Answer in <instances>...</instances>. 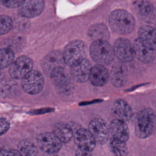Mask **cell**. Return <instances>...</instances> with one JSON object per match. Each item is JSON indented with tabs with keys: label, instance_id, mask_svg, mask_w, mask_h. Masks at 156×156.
Instances as JSON below:
<instances>
[{
	"label": "cell",
	"instance_id": "27",
	"mask_svg": "<svg viewBox=\"0 0 156 156\" xmlns=\"http://www.w3.org/2000/svg\"><path fill=\"white\" fill-rule=\"evenodd\" d=\"M13 21L10 17L2 15L0 16V34L4 35L8 33L12 28Z\"/></svg>",
	"mask_w": 156,
	"mask_h": 156
},
{
	"label": "cell",
	"instance_id": "11",
	"mask_svg": "<svg viewBox=\"0 0 156 156\" xmlns=\"http://www.w3.org/2000/svg\"><path fill=\"white\" fill-rule=\"evenodd\" d=\"M70 73L73 79L77 82L83 83L89 80L92 68L87 59H83L70 66Z\"/></svg>",
	"mask_w": 156,
	"mask_h": 156
},
{
	"label": "cell",
	"instance_id": "18",
	"mask_svg": "<svg viewBox=\"0 0 156 156\" xmlns=\"http://www.w3.org/2000/svg\"><path fill=\"white\" fill-rule=\"evenodd\" d=\"M113 112L117 119L122 120L125 122L130 120L132 116V110L129 104L124 100L119 99L115 101Z\"/></svg>",
	"mask_w": 156,
	"mask_h": 156
},
{
	"label": "cell",
	"instance_id": "10",
	"mask_svg": "<svg viewBox=\"0 0 156 156\" xmlns=\"http://www.w3.org/2000/svg\"><path fill=\"white\" fill-rule=\"evenodd\" d=\"M88 129L93 136L96 143L99 144H105L110 136L109 127L101 118L93 119L88 124Z\"/></svg>",
	"mask_w": 156,
	"mask_h": 156
},
{
	"label": "cell",
	"instance_id": "26",
	"mask_svg": "<svg viewBox=\"0 0 156 156\" xmlns=\"http://www.w3.org/2000/svg\"><path fill=\"white\" fill-rule=\"evenodd\" d=\"M15 60V54L13 51L9 48H2L0 52L1 69L10 66Z\"/></svg>",
	"mask_w": 156,
	"mask_h": 156
},
{
	"label": "cell",
	"instance_id": "5",
	"mask_svg": "<svg viewBox=\"0 0 156 156\" xmlns=\"http://www.w3.org/2000/svg\"><path fill=\"white\" fill-rule=\"evenodd\" d=\"M63 54L66 64L71 66L74 63L86 58V44L81 40H73L65 46Z\"/></svg>",
	"mask_w": 156,
	"mask_h": 156
},
{
	"label": "cell",
	"instance_id": "9",
	"mask_svg": "<svg viewBox=\"0 0 156 156\" xmlns=\"http://www.w3.org/2000/svg\"><path fill=\"white\" fill-rule=\"evenodd\" d=\"M113 48L115 56L122 62H129L135 57L133 44L126 38L117 39Z\"/></svg>",
	"mask_w": 156,
	"mask_h": 156
},
{
	"label": "cell",
	"instance_id": "4",
	"mask_svg": "<svg viewBox=\"0 0 156 156\" xmlns=\"http://www.w3.org/2000/svg\"><path fill=\"white\" fill-rule=\"evenodd\" d=\"M66 65L63 53L55 50L51 51L44 57L41 67L44 73L51 77L54 74L63 71Z\"/></svg>",
	"mask_w": 156,
	"mask_h": 156
},
{
	"label": "cell",
	"instance_id": "17",
	"mask_svg": "<svg viewBox=\"0 0 156 156\" xmlns=\"http://www.w3.org/2000/svg\"><path fill=\"white\" fill-rule=\"evenodd\" d=\"M138 38L149 48L156 50V29L152 26L145 25L138 30Z\"/></svg>",
	"mask_w": 156,
	"mask_h": 156
},
{
	"label": "cell",
	"instance_id": "15",
	"mask_svg": "<svg viewBox=\"0 0 156 156\" xmlns=\"http://www.w3.org/2000/svg\"><path fill=\"white\" fill-rule=\"evenodd\" d=\"M110 78V74L105 66L97 64L92 67L89 80L94 86L104 85Z\"/></svg>",
	"mask_w": 156,
	"mask_h": 156
},
{
	"label": "cell",
	"instance_id": "1",
	"mask_svg": "<svg viewBox=\"0 0 156 156\" xmlns=\"http://www.w3.org/2000/svg\"><path fill=\"white\" fill-rule=\"evenodd\" d=\"M108 23L112 30L119 34L131 33L135 24L133 16L127 11L122 9L113 11L109 16Z\"/></svg>",
	"mask_w": 156,
	"mask_h": 156
},
{
	"label": "cell",
	"instance_id": "23",
	"mask_svg": "<svg viewBox=\"0 0 156 156\" xmlns=\"http://www.w3.org/2000/svg\"><path fill=\"white\" fill-rule=\"evenodd\" d=\"M17 149L21 156H37L38 155L36 146L27 140L21 141L18 144Z\"/></svg>",
	"mask_w": 156,
	"mask_h": 156
},
{
	"label": "cell",
	"instance_id": "14",
	"mask_svg": "<svg viewBox=\"0 0 156 156\" xmlns=\"http://www.w3.org/2000/svg\"><path fill=\"white\" fill-rule=\"evenodd\" d=\"M110 138L126 142L129 137V131L126 122L116 118L109 125Z\"/></svg>",
	"mask_w": 156,
	"mask_h": 156
},
{
	"label": "cell",
	"instance_id": "2",
	"mask_svg": "<svg viewBox=\"0 0 156 156\" xmlns=\"http://www.w3.org/2000/svg\"><path fill=\"white\" fill-rule=\"evenodd\" d=\"M135 133L140 138L149 136L156 127V117L154 111L147 108L141 110L135 121Z\"/></svg>",
	"mask_w": 156,
	"mask_h": 156
},
{
	"label": "cell",
	"instance_id": "31",
	"mask_svg": "<svg viewBox=\"0 0 156 156\" xmlns=\"http://www.w3.org/2000/svg\"><path fill=\"white\" fill-rule=\"evenodd\" d=\"M76 156H94L92 151L78 147L76 152Z\"/></svg>",
	"mask_w": 156,
	"mask_h": 156
},
{
	"label": "cell",
	"instance_id": "8",
	"mask_svg": "<svg viewBox=\"0 0 156 156\" xmlns=\"http://www.w3.org/2000/svg\"><path fill=\"white\" fill-rule=\"evenodd\" d=\"M33 66L31 58L22 55L15 59L10 66L9 74L13 79H22L32 70Z\"/></svg>",
	"mask_w": 156,
	"mask_h": 156
},
{
	"label": "cell",
	"instance_id": "30",
	"mask_svg": "<svg viewBox=\"0 0 156 156\" xmlns=\"http://www.w3.org/2000/svg\"><path fill=\"white\" fill-rule=\"evenodd\" d=\"M0 124H1L0 133H1V135H2L9 130V129L10 127V123L5 118H1V120H0Z\"/></svg>",
	"mask_w": 156,
	"mask_h": 156
},
{
	"label": "cell",
	"instance_id": "3",
	"mask_svg": "<svg viewBox=\"0 0 156 156\" xmlns=\"http://www.w3.org/2000/svg\"><path fill=\"white\" fill-rule=\"evenodd\" d=\"M90 54L92 59L99 65H110L114 59L113 48L107 40L94 41L90 47Z\"/></svg>",
	"mask_w": 156,
	"mask_h": 156
},
{
	"label": "cell",
	"instance_id": "28",
	"mask_svg": "<svg viewBox=\"0 0 156 156\" xmlns=\"http://www.w3.org/2000/svg\"><path fill=\"white\" fill-rule=\"evenodd\" d=\"M26 0H1V4L8 8L20 7Z\"/></svg>",
	"mask_w": 156,
	"mask_h": 156
},
{
	"label": "cell",
	"instance_id": "16",
	"mask_svg": "<svg viewBox=\"0 0 156 156\" xmlns=\"http://www.w3.org/2000/svg\"><path fill=\"white\" fill-rule=\"evenodd\" d=\"M133 48L136 58L143 63H147L152 62L155 58V51L149 48L139 38L134 41Z\"/></svg>",
	"mask_w": 156,
	"mask_h": 156
},
{
	"label": "cell",
	"instance_id": "24",
	"mask_svg": "<svg viewBox=\"0 0 156 156\" xmlns=\"http://www.w3.org/2000/svg\"><path fill=\"white\" fill-rule=\"evenodd\" d=\"M55 86L62 91L68 88L70 84L69 77L63 71H60L51 77Z\"/></svg>",
	"mask_w": 156,
	"mask_h": 156
},
{
	"label": "cell",
	"instance_id": "12",
	"mask_svg": "<svg viewBox=\"0 0 156 156\" xmlns=\"http://www.w3.org/2000/svg\"><path fill=\"white\" fill-rule=\"evenodd\" d=\"M44 8V0H26L19 8V13L25 18H34L40 15Z\"/></svg>",
	"mask_w": 156,
	"mask_h": 156
},
{
	"label": "cell",
	"instance_id": "32",
	"mask_svg": "<svg viewBox=\"0 0 156 156\" xmlns=\"http://www.w3.org/2000/svg\"><path fill=\"white\" fill-rule=\"evenodd\" d=\"M46 156H58L56 155V154H48Z\"/></svg>",
	"mask_w": 156,
	"mask_h": 156
},
{
	"label": "cell",
	"instance_id": "25",
	"mask_svg": "<svg viewBox=\"0 0 156 156\" xmlns=\"http://www.w3.org/2000/svg\"><path fill=\"white\" fill-rule=\"evenodd\" d=\"M110 148L115 156H126L127 152L126 142L111 138L110 139Z\"/></svg>",
	"mask_w": 156,
	"mask_h": 156
},
{
	"label": "cell",
	"instance_id": "22",
	"mask_svg": "<svg viewBox=\"0 0 156 156\" xmlns=\"http://www.w3.org/2000/svg\"><path fill=\"white\" fill-rule=\"evenodd\" d=\"M88 34L94 41L98 40H107L109 37L108 29L104 24H96L92 26L90 28Z\"/></svg>",
	"mask_w": 156,
	"mask_h": 156
},
{
	"label": "cell",
	"instance_id": "13",
	"mask_svg": "<svg viewBox=\"0 0 156 156\" xmlns=\"http://www.w3.org/2000/svg\"><path fill=\"white\" fill-rule=\"evenodd\" d=\"M74 140L78 147L91 151H93L96 144V141L89 130L83 128L76 131Z\"/></svg>",
	"mask_w": 156,
	"mask_h": 156
},
{
	"label": "cell",
	"instance_id": "19",
	"mask_svg": "<svg viewBox=\"0 0 156 156\" xmlns=\"http://www.w3.org/2000/svg\"><path fill=\"white\" fill-rule=\"evenodd\" d=\"M110 79L112 85L116 87H121L125 84L127 74L122 65L116 64L113 66L110 73Z\"/></svg>",
	"mask_w": 156,
	"mask_h": 156
},
{
	"label": "cell",
	"instance_id": "29",
	"mask_svg": "<svg viewBox=\"0 0 156 156\" xmlns=\"http://www.w3.org/2000/svg\"><path fill=\"white\" fill-rule=\"evenodd\" d=\"M0 156H21L18 149L10 147H2L1 149Z\"/></svg>",
	"mask_w": 156,
	"mask_h": 156
},
{
	"label": "cell",
	"instance_id": "7",
	"mask_svg": "<svg viewBox=\"0 0 156 156\" xmlns=\"http://www.w3.org/2000/svg\"><path fill=\"white\" fill-rule=\"evenodd\" d=\"M39 148L47 154H56L62 148L63 143L53 132L40 133L37 139Z\"/></svg>",
	"mask_w": 156,
	"mask_h": 156
},
{
	"label": "cell",
	"instance_id": "21",
	"mask_svg": "<svg viewBox=\"0 0 156 156\" xmlns=\"http://www.w3.org/2000/svg\"><path fill=\"white\" fill-rule=\"evenodd\" d=\"M136 9L138 14L143 20L151 22L154 18V8L150 2L142 0L136 4Z\"/></svg>",
	"mask_w": 156,
	"mask_h": 156
},
{
	"label": "cell",
	"instance_id": "6",
	"mask_svg": "<svg viewBox=\"0 0 156 156\" xmlns=\"http://www.w3.org/2000/svg\"><path fill=\"white\" fill-rule=\"evenodd\" d=\"M44 84L43 74L37 70L32 69L21 79V87L28 94H37L41 91Z\"/></svg>",
	"mask_w": 156,
	"mask_h": 156
},
{
	"label": "cell",
	"instance_id": "20",
	"mask_svg": "<svg viewBox=\"0 0 156 156\" xmlns=\"http://www.w3.org/2000/svg\"><path fill=\"white\" fill-rule=\"evenodd\" d=\"M52 132L63 143L70 141L74 136L72 128L69 124L63 122L55 124Z\"/></svg>",
	"mask_w": 156,
	"mask_h": 156
}]
</instances>
